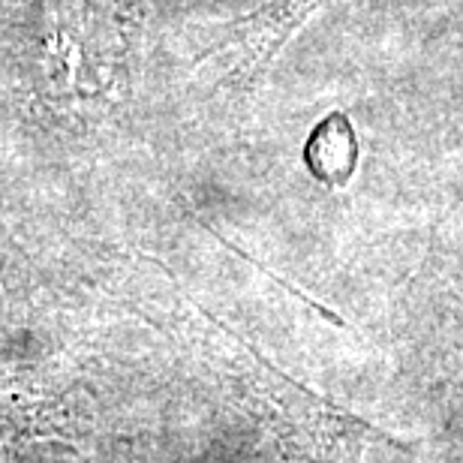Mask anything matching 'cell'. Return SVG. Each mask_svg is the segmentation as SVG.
<instances>
[{"label":"cell","mask_w":463,"mask_h":463,"mask_svg":"<svg viewBox=\"0 0 463 463\" xmlns=\"http://www.w3.org/2000/svg\"><path fill=\"white\" fill-rule=\"evenodd\" d=\"M304 156H307L310 172L319 181L331 184V187L346 184L349 175L355 172V160H358V145L349 120L344 115H328L313 129Z\"/></svg>","instance_id":"2"},{"label":"cell","mask_w":463,"mask_h":463,"mask_svg":"<svg viewBox=\"0 0 463 463\" xmlns=\"http://www.w3.org/2000/svg\"><path fill=\"white\" fill-rule=\"evenodd\" d=\"M326 4L328 0H271L256 13L238 18V24L226 27V33L196 63L211 58L223 61V81L244 85L256 79L283 49L286 40Z\"/></svg>","instance_id":"1"}]
</instances>
